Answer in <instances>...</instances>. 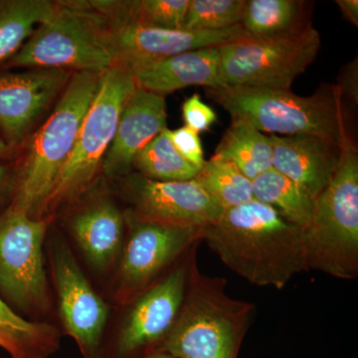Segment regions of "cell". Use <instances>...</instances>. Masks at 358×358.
Wrapping results in <instances>:
<instances>
[{
  "label": "cell",
  "instance_id": "cell-6",
  "mask_svg": "<svg viewBox=\"0 0 358 358\" xmlns=\"http://www.w3.org/2000/svg\"><path fill=\"white\" fill-rule=\"evenodd\" d=\"M307 271L339 280L358 275V150L350 140L341 148L331 182L313 201L303 230Z\"/></svg>",
  "mask_w": 358,
  "mask_h": 358
},
{
  "label": "cell",
  "instance_id": "cell-24",
  "mask_svg": "<svg viewBox=\"0 0 358 358\" xmlns=\"http://www.w3.org/2000/svg\"><path fill=\"white\" fill-rule=\"evenodd\" d=\"M252 186L257 201L272 207L282 218L300 229L308 227L315 200L291 179L271 169L254 179Z\"/></svg>",
  "mask_w": 358,
  "mask_h": 358
},
{
  "label": "cell",
  "instance_id": "cell-2",
  "mask_svg": "<svg viewBox=\"0 0 358 358\" xmlns=\"http://www.w3.org/2000/svg\"><path fill=\"white\" fill-rule=\"evenodd\" d=\"M206 95L230 115L266 134L320 136L343 147L348 133L345 101L338 85L322 84L312 96L291 90L224 86Z\"/></svg>",
  "mask_w": 358,
  "mask_h": 358
},
{
  "label": "cell",
  "instance_id": "cell-27",
  "mask_svg": "<svg viewBox=\"0 0 358 358\" xmlns=\"http://www.w3.org/2000/svg\"><path fill=\"white\" fill-rule=\"evenodd\" d=\"M246 0H190L182 29L220 31L243 21Z\"/></svg>",
  "mask_w": 358,
  "mask_h": 358
},
{
  "label": "cell",
  "instance_id": "cell-29",
  "mask_svg": "<svg viewBox=\"0 0 358 358\" xmlns=\"http://www.w3.org/2000/svg\"><path fill=\"white\" fill-rule=\"evenodd\" d=\"M181 110H182V119L185 127L192 129L199 134L209 131L217 121L216 113L210 106L202 101L201 96L197 93L185 99Z\"/></svg>",
  "mask_w": 358,
  "mask_h": 358
},
{
  "label": "cell",
  "instance_id": "cell-12",
  "mask_svg": "<svg viewBox=\"0 0 358 358\" xmlns=\"http://www.w3.org/2000/svg\"><path fill=\"white\" fill-rule=\"evenodd\" d=\"M94 3L109 21L117 63L128 68L185 52L221 47L249 36L242 24L220 31L162 29L134 20L126 1Z\"/></svg>",
  "mask_w": 358,
  "mask_h": 358
},
{
  "label": "cell",
  "instance_id": "cell-15",
  "mask_svg": "<svg viewBox=\"0 0 358 358\" xmlns=\"http://www.w3.org/2000/svg\"><path fill=\"white\" fill-rule=\"evenodd\" d=\"M72 73L54 69L0 72V136L14 150L63 92Z\"/></svg>",
  "mask_w": 358,
  "mask_h": 358
},
{
  "label": "cell",
  "instance_id": "cell-22",
  "mask_svg": "<svg viewBox=\"0 0 358 358\" xmlns=\"http://www.w3.org/2000/svg\"><path fill=\"white\" fill-rule=\"evenodd\" d=\"M51 0H0V68L16 55L55 11Z\"/></svg>",
  "mask_w": 358,
  "mask_h": 358
},
{
  "label": "cell",
  "instance_id": "cell-33",
  "mask_svg": "<svg viewBox=\"0 0 358 358\" xmlns=\"http://www.w3.org/2000/svg\"><path fill=\"white\" fill-rule=\"evenodd\" d=\"M338 8L341 9L343 17L348 22L358 27V1L357 0H336Z\"/></svg>",
  "mask_w": 358,
  "mask_h": 358
},
{
  "label": "cell",
  "instance_id": "cell-30",
  "mask_svg": "<svg viewBox=\"0 0 358 358\" xmlns=\"http://www.w3.org/2000/svg\"><path fill=\"white\" fill-rule=\"evenodd\" d=\"M169 134L179 155L192 166L200 169V167L203 166L205 159L199 134L185 126L173 131L169 129Z\"/></svg>",
  "mask_w": 358,
  "mask_h": 358
},
{
  "label": "cell",
  "instance_id": "cell-3",
  "mask_svg": "<svg viewBox=\"0 0 358 358\" xmlns=\"http://www.w3.org/2000/svg\"><path fill=\"white\" fill-rule=\"evenodd\" d=\"M226 287L224 278L203 274L194 256L178 319L160 352L174 358H238L256 306L232 298Z\"/></svg>",
  "mask_w": 358,
  "mask_h": 358
},
{
  "label": "cell",
  "instance_id": "cell-23",
  "mask_svg": "<svg viewBox=\"0 0 358 358\" xmlns=\"http://www.w3.org/2000/svg\"><path fill=\"white\" fill-rule=\"evenodd\" d=\"M214 155L234 164L250 181L273 169L270 136L243 122H232Z\"/></svg>",
  "mask_w": 358,
  "mask_h": 358
},
{
  "label": "cell",
  "instance_id": "cell-26",
  "mask_svg": "<svg viewBox=\"0 0 358 358\" xmlns=\"http://www.w3.org/2000/svg\"><path fill=\"white\" fill-rule=\"evenodd\" d=\"M194 179L223 210L255 199L252 181L234 164L215 155L205 160Z\"/></svg>",
  "mask_w": 358,
  "mask_h": 358
},
{
  "label": "cell",
  "instance_id": "cell-19",
  "mask_svg": "<svg viewBox=\"0 0 358 358\" xmlns=\"http://www.w3.org/2000/svg\"><path fill=\"white\" fill-rule=\"evenodd\" d=\"M138 88L166 96L192 86L223 87L219 47L199 49L129 68Z\"/></svg>",
  "mask_w": 358,
  "mask_h": 358
},
{
  "label": "cell",
  "instance_id": "cell-4",
  "mask_svg": "<svg viewBox=\"0 0 358 358\" xmlns=\"http://www.w3.org/2000/svg\"><path fill=\"white\" fill-rule=\"evenodd\" d=\"M100 76L72 73L55 109L33 136L20 169L14 171L10 205L31 217H43L95 96Z\"/></svg>",
  "mask_w": 358,
  "mask_h": 358
},
{
  "label": "cell",
  "instance_id": "cell-20",
  "mask_svg": "<svg viewBox=\"0 0 358 358\" xmlns=\"http://www.w3.org/2000/svg\"><path fill=\"white\" fill-rule=\"evenodd\" d=\"M0 348L11 358H49L60 336L52 324L25 320L0 296Z\"/></svg>",
  "mask_w": 358,
  "mask_h": 358
},
{
  "label": "cell",
  "instance_id": "cell-5",
  "mask_svg": "<svg viewBox=\"0 0 358 358\" xmlns=\"http://www.w3.org/2000/svg\"><path fill=\"white\" fill-rule=\"evenodd\" d=\"M117 64L107 16L93 1H58L49 20L10 61L8 68L103 74Z\"/></svg>",
  "mask_w": 358,
  "mask_h": 358
},
{
  "label": "cell",
  "instance_id": "cell-32",
  "mask_svg": "<svg viewBox=\"0 0 358 358\" xmlns=\"http://www.w3.org/2000/svg\"><path fill=\"white\" fill-rule=\"evenodd\" d=\"M13 174V167L0 160V203L3 201L7 193L11 192Z\"/></svg>",
  "mask_w": 358,
  "mask_h": 358
},
{
  "label": "cell",
  "instance_id": "cell-14",
  "mask_svg": "<svg viewBox=\"0 0 358 358\" xmlns=\"http://www.w3.org/2000/svg\"><path fill=\"white\" fill-rule=\"evenodd\" d=\"M126 192L131 205L127 213L138 220L203 229L223 212L195 179L157 181L131 173L126 176Z\"/></svg>",
  "mask_w": 358,
  "mask_h": 358
},
{
  "label": "cell",
  "instance_id": "cell-9",
  "mask_svg": "<svg viewBox=\"0 0 358 358\" xmlns=\"http://www.w3.org/2000/svg\"><path fill=\"white\" fill-rule=\"evenodd\" d=\"M50 218H34L9 204L0 215V293L28 313L51 308L43 244Z\"/></svg>",
  "mask_w": 358,
  "mask_h": 358
},
{
  "label": "cell",
  "instance_id": "cell-11",
  "mask_svg": "<svg viewBox=\"0 0 358 358\" xmlns=\"http://www.w3.org/2000/svg\"><path fill=\"white\" fill-rule=\"evenodd\" d=\"M199 244L128 307L115 338V358H150L160 348L178 319L188 273Z\"/></svg>",
  "mask_w": 358,
  "mask_h": 358
},
{
  "label": "cell",
  "instance_id": "cell-17",
  "mask_svg": "<svg viewBox=\"0 0 358 358\" xmlns=\"http://www.w3.org/2000/svg\"><path fill=\"white\" fill-rule=\"evenodd\" d=\"M268 136L273 169L291 179L313 200L317 199L333 178L343 147L308 134Z\"/></svg>",
  "mask_w": 358,
  "mask_h": 358
},
{
  "label": "cell",
  "instance_id": "cell-10",
  "mask_svg": "<svg viewBox=\"0 0 358 358\" xmlns=\"http://www.w3.org/2000/svg\"><path fill=\"white\" fill-rule=\"evenodd\" d=\"M126 214L127 234L115 277V300L127 307L202 242V230L138 220Z\"/></svg>",
  "mask_w": 358,
  "mask_h": 358
},
{
  "label": "cell",
  "instance_id": "cell-28",
  "mask_svg": "<svg viewBox=\"0 0 358 358\" xmlns=\"http://www.w3.org/2000/svg\"><path fill=\"white\" fill-rule=\"evenodd\" d=\"M190 0H134L126 1L131 17L141 24L180 30Z\"/></svg>",
  "mask_w": 358,
  "mask_h": 358
},
{
  "label": "cell",
  "instance_id": "cell-18",
  "mask_svg": "<svg viewBox=\"0 0 358 358\" xmlns=\"http://www.w3.org/2000/svg\"><path fill=\"white\" fill-rule=\"evenodd\" d=\"M69 231L96 272L117 266L126 239V214L109 197L93 200L77 211L69 220Z\"/></svg>",
  "mask_w": 358,
  "mask_h": 358
},
{
  "label": "cell",
  "instance_id": "cell-7",
  "mask_svg": "<svg viewBox=\"0 0 358 358\" xmlns=\"http://www.w3.org/2000/svg\"><path fill=\"white\" fill-rule=\"evenodd\" d=\"M136 89L133 73L121 63L101 74L95 96L46 210L74 199L91 185L114 140L124 105Z\"/></svg>",
  "mask_w": 358,
  "mask_h": 358
},
{
  "label": "cell",
  "instance_id": "cell-8",
  "mask_svg": "<svg viewBox=\"0 0 358 358\" xmlns=\"http://www.w3.org/2000/svg\"><path fill=\"white\" fill-rule=\"evenodd\" d=\"M322 46L313 25L296 34L245 37L219 47L224 86L291 90L294 80L312 64Z\"/></svg>",
  "mask_w": 358,
  "mask_h": 358
},
{
  "label": "cell",
  "instance_id": "cell-21",
  "mask_svg": "<svg viewBox=\"0 0 358 358\" xmlns=\"http://www.w3.org/2000/svg\"><path fill=\"white\" fill-rule=\"evenodd\" d=\"M308 6L301 0H246L242 25L253 38L296 34L312 25Z\"/></svg>",
  "mask_w": 358,
  "mask_h": 358
},
{
  "label": "cell",
  "instance_id": "cell-16",
  "mask_svg": "<svg viewBox=\"0 0 358 358\" xmlns=\"http://www.w3.org/2000/svg\"><path fill=\"white\" fill-rule=\"evenodd\" d=\"M166 96L138 88L124 105L102 169L110 178L129 174L136 155L167 129Z\"/></svg>",
  "mask_w": 358,
  "mask_h": 358
},
{
  "label": "cell",
  "instance_id": "cell-25",
  "mask_svg": "<svg viewBox=\"0 0 358 358\" xmlns=\"http://www.w3.org/2000/svg\"><path fill=\"white\" fill-rule=\"evenodd\" d=\"M133 167L143 178L157 181H187L196 178L199 169L183 159L164 129L134 157Z\"/></svg>",
  "mask_w": 358,
  "mask_h": 358
},
{
  "label": "cell",
  "instance_id": "cell-34",
  "mask_svg": "<svg viewBox=\"0 0 358 358\" xmlns=\"http://www.w3.org/2000/svg\"><path fill=\"white\" fill-rule=\"evenodd\" d=\"M13 150L9 148V145H7L3 138H2V136H0V160L8 159L13 155Z\"/></svg>",
  "mask_w": 358,
  "mask_h": 358
},
{
  "label": "cell",
  "instance_id": "cell-35",
  "mask_svg": "<svg viewBox=\"0 0 358 358\" xmlns=\"http://www.w3.org/2000/svg\"><path fill=\"white\" fill-rule=\"evenodd\" d=\"M150 358H174V357H171V355H167V353L160 352V353H157V355H154V357H152Z\"/></svg>",
  "mask_w": 358,
  "mask_h": 358
},
{
  "label": "cell",
  "instance_id": "cell-13",
  "mask_svg": "<svg viewBox=\"0 0 358 358\" xmlns=\"http://www.w3.org/2000/svg\"><path fill=\"white\" fill-rule=\"evenodd\" d=\"M51 267L65 333L84 358H101L109 307L96 293L70 247L60 238L51 244Z\"/></svg>",
  "mask_w": 358,
  "mask_h": 358
},
{
  "label": "cell",
  "instance_id": "cell-1",
  "mask_svg": "<svg viewBox=\"0 0 358 358\" xmlns=\"http://www.w3.org/2000/svg\"><path fill=\"white\" fill-rule=\"evenodd\" d=\"M221 262L254 286L282 289L307 271L303 230L257 200L224 209L202 230Z\"/></svg>",
  "mask_w": 358,
  "mask_h": 358
},
{
  "label": "cell",
  "instance_id": "cell-31",
  "mask_svg": "<svg viewBox=\"0 0 358 358\" xmlns=\"http://www.w3.org/2000/svg\"><path fill=\"white\" fill-rule=\"evenodd\" d=\"M341 90L343 101L345 98L350 99L353 103H357V60L346 65L341 72L338 83L336 84Z\"/></svg>",
  "mask_w": 358,
  "mask_h": 358
}]
</instances>
